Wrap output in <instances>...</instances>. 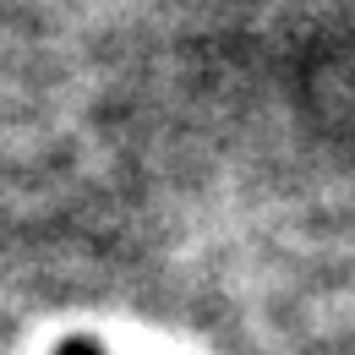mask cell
I'll list each match as a JSON object with an SVG mask.
<instances>
[{
	"instance_id": "obj_1",
	"label": "cell",
	"mask_w": 355,
	"mask_h": 355,
	"mask_svg": "<svg viewBox=\"0 0 355 355\" xmlns=\"http://www.w3.org/2000/svg\"><path fill=\"white\" fill-rule=\"evenodd\" d=\"M55 355H98V350H93L88 339H66V345H60V350H55Z\"/></svg>"
}]
</instances>
